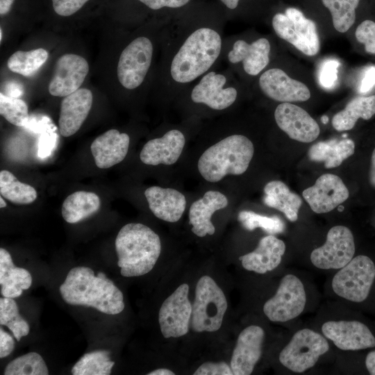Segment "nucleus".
<instances>
[{"instance_id":"obj_27","label":"nucleus","mask_w":375,"mask_h":375,"mask_svg":"<svg viewBox=\"0 0 375 375\" xmlns=\"http://www.w3.org/2000/svg\"><path fill=\"white\" fill-rule=\"evenodd\" d=\"M32 284V276L24 268L16 267L9 252L0 249V285L3 297L16 298Z\"/></svg>"},{"instance_id":"obj_19","label":"nucleus","mask_w":375,"mask_h":375,"mask_svg":"<svg viewBox=\"0 0 375 375\" xmlns=\"http://www.w3.org/2000/svg\"><path fill=\"white\" fill-rule=\"evenodd\" d=\"M302 195L315 212L326 213L345 201L349 192L338 176L325 174L312 186L304 190Z\"/></svg>"},{"instance_id":"obj_53","label":"nucleus","mask_w":375,"mask_h":375,"mask_svg":"<svg viewBox=\"0 0 375 375\" xmlns=\"http://www.w3.org/2000/svg\"><path fill=\"white\" fill-rule=\"evenodd\" d=\"M0 202H1V204H0L1 208H5L7 204L5 202V201L3 200L2 196H1V197H0Z\"/></svg>"},{"instance_id":"obj_55","label":"nucleus","mask_w":375,"mask_h":375,"mask_svg":"<svg viewBox=\"0 0 375 375\" xmlns=\"http://www.w3.org/2000/svg\"><path fill=\"white\" fill-rule=\"evenodd\" d=\"M2 40V29H0V41Z\"/></svg>"},{"instance_id":"obj_11","label":"nucleus","mask_w":375,"mask_h":375,"mask_svg":"<svg viewBox=\"0 0 375 375\" xmlns=\"http://www.w3.org/2000/svg\"><path fill=\"white\" fill-rule=\"evenodd\" d=\"M329 349L327 340L310 328L297 331L279 354L280 362L293 372L302 373L312 367Z\"/></svg>"},{"instance_id":"obj_8","label":"nucleus","mask_w":375,"mask_h":375,"mask_svg":"<svg viewBox=\"0 0 375 375\" xmlns=\"http://www.w3.org/2000/svg\"><path fill=\"white\" fill-rule=\"evenodd\" d=\"M271 44L260 37L249 42L242 38L225 37L220 62L233 70L240 66L247 76H259L269 63Z\"/></svg>"},{"instance_id":"obj_18","label":"nucleus","mask_w":375,"mask_h":375,"mask_svg":"<svg viewBox=\"0 0 375 375\" xmlns=\"http://www.w3.org/2000/svg\"><path fill=\"white\" fill-rule=\"evenodd\" d=\"M322 331L339 349L356 351L375 347V337L369 328L358 321H328Z\"/></svg>"},{"instance_id":"obj_32","label":"nucleus","mask_w":375,"mask_h":375,"mask_svg":"<svg viewBox=\"0 0 375 375\" xmlns=\"http://www.w3.org/2000/svg\"><path fill=\"white\" fill-rule=\"evenodd\" d=\"M0 193L16 204H29L37 198V192L33 186L19 181L8 170L0 172Z\"/></svg>"},{"instance_id":"obj_15","label":"nucleus","mask_w":375,"mask_h":375,"mask_svg":"<svg viewBox=\"0 0 375 375\" xmlns=\"http://www.w3.org/2000/svg\"><path fill=\"white\" fill-rule=\"evenodd\" d=\"M258 85L265 96L276 101H305L310 97V90L304 83L290 78L279 68L264 70L259 75Z\"/></svg>"},{"instance_id":"obj_45","label":"nucleus","mask_w":375,"mask_h":375,"mask_svg":"<svg viewBox=\"0 0 375 375\" xmlns=\"http://www.w3.org/2000/svg\"><path fill=\"white\" fill-rule=\"evenodd\" d=\"M15 348V342L12 337L0 328V358H3L10 355Z\"/></svg>"},{"instance_id":"obj_33","label":"nucleus","mask_w":375,"mask_h":375,"mask_svg":"<svg viewBox=\"0 0 375 375\" xmlns=\"http://www.w3.org/2000/svg\"><path fill=\"white\" fill-rule=\"evenodd\" d=\"M48 56V52L42 48L28 51H17L9 57L7 66L15 73L30 76L42 66Z\"/></svg>"},{"instance_id":"obj_37","label":"nucleus","mask_w":375,"mask_h":375,"mask_svg":"<svg viewBox=\"0 0 375 375\" xmlns=\"http://www.w3.org/2000/svg\"><path fill=\"white\" fill-rule=\"evenodd\" d=\"M238 221L248 231L261 228L269 235L283 233L285 230L284 222L277 216L267 217L257 214L250 210L239 212Z\"/></svg>"},{"instance_id":"obj_31","label":"nucleus","mask_w":375,"mask_h":375,"mask_svg":"<svg viewBox=\"0 0 375 375\" xmlns=\"http://www.w3.org/2000/svg\"><path fill=\"white\" fill-rule=\"evenodd\" d=\"M100 206V199L95 193L77 191L63 201L62 216L69 224L78 223L96 213Z\"/></svg>"},{"instance_id":"obj_9","label":"nucleus","mask_w":375,"mask_h":375,"mask_svg":"<svg viewBox=\"0 0 375 375\" xmlns=\"http://www.w3.org/2000/svg\"><path fill=\"white\" fill-rule=\"evenodd\" d=\"M276 35L292 44L306 56L316 55L320 42L315 23L295 8H288L284 14L276 13L272 19Z\"/></svg>"},{"instance_id":"obj_35","label":"nucleus","mask_w":375,"mask_h":375,"mask_svg":"<svg viewBox=\"0 0 375 375\" xmlns=\"http://www.w3.org/2000/svg\"><path fill=\"white\" fill-rule=\"evenodd\" d=\"M332 17L334 28L340 33L347 32L356 21V10L360 0H322Z\"/></svg>"},{"instance_id":"obj_20","label":"nucleus","mask_w":375,"mask_h":375,"mask_svg":"<svg viewBox=\"0 0 375 375\" xmlns=\"http://www.w3.org/2000/svg\"><path fill=\"white\" fill-rule=\"evenodd\" d=\"M265 331L259 326L251 325L239 334L233 349L230 367L233 375H249L262 356Z\"/></svg>"},{"instance_id":"obj_40","label":"nucleus","mask_w":375,"mask_h":375,"mask_svg":"<svg viewBox=\"0 0 375 375\" xmlns=\"http://www.w3.org/2000/svg\"><path fill=\"white\" fill-rule=\"evenodd\" d=\"M25 322L19 312V308L13 298L0 299V324L11 330L15 326Z\"/></svg>"},{"instance_id":"obj_14","label":"nucleus","mask_w":375,"mask_h":375,"mask_svg":"<svg viewBox=\"0 0 375 375\" xmlns=\"http://www.w3.org/2000/svg\"><path fill=\"white\" fill-rule=\"evenodd\" d=\"M355 242L349 228L335 226L328 232L325 243L315 249L310 254V261L322 269H340L353 258Z\"/></svg>"},{"instance_id":"obj_24","label":"nucleus","mask_w":375,"mask_h":375,"mask_svg":"<svg viewBox=\"0 0 375 375\" xmlns=\"http://www.w3.org/2000/svg\"><path fill=\"white\" fill-rule=\"evenodd\" d=\"M129 144V135L116 129L98 136L90 147L96 165L107 169L119 163L126 156Z\"/></svg>"},{"instance_id":"obj_38","label":"nucleus","mask_w":375,"mask_h":375,"mask_svg":"<svg viewBox=\"0 0 375 375\" xmlns=\"http://www.w3.org/2000/svg\"><path fill=\"white\" fill-rule=\"evenodd\" d=\"M0 114L17 126H26L29 122L27 104L21 99L0 93Z\"/></svg>"},{"instance_id":"obj_47","label":"nucleus","mask_w":375,"mask_h":375,"mask_svg":"<svg viewBox=\"0 0 375 375\" xmlns=\"http://www.w3.org/2000/svg\"><path fill=\"white\" fill-rule=\"evenodd\" d=\"M218 2V9L227 19V17L231 15V13L236 10L240 4L241 0H217Z\"/></svg>"},{"instance_id":"obj_44","label":"nucleus","mask_w":375,"mask_h":375,"mask_svg":"<svg viewBox=\"0 0 375 375\" xmlns=\"http://www.w3.org/2000/svg\"><path fill=\"white\" fill-rule=\"evenodd\" d=\"M194 375H233L232 369L224 361L214 362H206L201 364L194 372Z\"/></svg>"},{"instance_id":"obj_50","label":"nucleus","mask_w":375,"mask_h":375,"mask_svg":"<svg viewBox=\"0 0 375 375\" xmlns=\"http://www.w3.org/2000/svg\"><path fill=\"white\" fill-rule=\"evenodd\" d=\"M15 0H0V15L4 17L10 12Z\"/></svg>"},{"instance_id":"obj_49","label":"nucleus","mask_w":375,"mask_h":375,"mask_svg":"<svg viewBox=\"0 0 375 375\" xmlns=\"http://www.w3.org/2000/svg\"><path fill=\"white\" fill-rule=\"evenodd\" d=\"M365 365L369 373L375 375V351H370L366 356Z\"/></svg>"},{"instance_id":"obj_6","label":"nucleus","mask_w":375,"mask_h":375,"mask_svg":"<svg viewBox=\"0 0 375 375\" xmlns=\"http://www.w3.org/2000/svg\"><path fill=\"white\" fill-rule=\"evenodd\" d=\"M227 301L221 288L207 275L197 283L192 303L191 328L197 333L215 332L222 324Z\"/></svg>"},{"instance_id":"obj_43","label":"nucleus","mask_w":375,"mask_h":375,"mask_svg":"<svg viewBox=\"0 0 375 375\" xmlns=\"http://www.w3.org/2000/svg\"><path fill=\"white\" fill-rule=\"evenodd\" d=\"M92 0H51L53 12L60 17H67L79 12Z\"/></svg>"},{"instance_id":"obj_46","label":"nucleus","mask_w":375,"mask_h":375,"mask_svg":"<svg viewBox=\"0 0 375 375\" xmlns=\"http://www.w3.org/2000/svg\"><path fill=\"white\" fill-rule=\"evenodd\" d=\"M375 85V66H370L365 72L361 80L359 92H368Z\"/></svg>"},{"instance_id":"obj_28","label":"nucleus","mask_w":375,"mask_h":375,"mask_svg":"<svg viewBox=\"0 0 375 375\" xmlns=\"http://www.w3.org/2000/svg\"><path fill=\"white\" fill-rule=\"evenodd\" d=\"M264 203L282 212L291 222L298 219V212L302 204L301 197L291 192L282 181H272L264 188Z\"/></svg>"},{"instance_id":"obj_23","label":"nucleus","mask_w":375,"mask_h":375,"mask_svg":"<svg viewBox=\"0 0 375 375\" xmlns=\"http://www.w3.org/2000/svg\"><path fill=\"white\" fill-rule=\"evenodd\" d=\"M285 251L284 242L273 235H269L259 241L253 251L241 256L239 260L246 270L265 274L280 265Z\"/></svg>"},{"instance_id":"obj_41","label":"nucleus","mask_w":375,"mask_h":375,"mask_svg":"<svg viewBox=\"0 0 375 375\" xmlns=\"http://www.w3.org/2000/svg\"><path fill=\"white\" fill-rule=\"evenodd\" d=\"M340 63L335 59L325 60L320 65L318 73L319 84L325 89H332L337 84L338 67Z\"/></svg>"},{"instance_id":"obj_30","label":"nucleus","mask_w":375,"mask_h":375,"mask_svg":"<svg viewBox=\"0 0 375 375\" xmlns=\"http://www.w3.org/2000/svg\"><path fill=\"white\" fill-rule=\"evenodd\" d=\"M374 114L375 95L356 97L333 116L332 125L338 131H349L354 127L359 118L368 120Z\"/></svg>"},{"instance_id":"obj_26","label":"nucleus","mask_w":375,"mask_h":375,"mask_svg":"<svg viewBox=\"0 0 375 375\" xmlns=\"http://www.w3.org/2000/svg\"><path fill=\"white\" fill-rule=\"evenodd\" d=\"M144 195L152 213L163 221L176 222L185 211V197L175 189L151 186L145 190Z\"/></svg>"},{"instance_id":"obj_39","label":"nucleus","mask_w":375,"mask_h":375,"mask_svg":"<svg viewBox=\"0 0 375 375\" xmlns=\"http://www.w3.org/2000/svg\"><path fill=\"white\" fill-rule=\"evenodd\" d=\"M147 9L157 12L167 10L173 16L196 3L194 0H135Z\"/></svg>"},{"instance_id":"obj_51","label":"nucleus","mask_w":375,"mask_h":375,"mask_svg":"<svg viewBox=\"0 0 375 375\" xmlns=\"http://www.w3.org/2000/svg\"><path fill=\"white\" fill-rule=\"evenodd\" d=\"M370 184L375 188V149H374L371 158V167L369 174Z\"/></svg>"},{"instance_id":"obj_10","label":"nucleus","mask_w":375,"mask_h":375,"mask_svg":"<svg viewBox=\"0 0 375 375\" xmlns=\"http://www.w3.org/2000/svg\"><path fill=\"white\" fill-rule=\"evenodd\" d=\"M374 278V262L367 256L359 255L340 269L331 286L339 297L358 303L367 298Z\"/></svg>"},{"instance_id":"obj_52","label":"nucleus","mask_w":375,"mask_h":375,"mask_svg":"<svg viewBox=\"0 0 375 375\" xmlns=\"http://www.w3.org/2000/svg\"><path fill=\"white\" fill-rule=\"evenodd\" d=\"M148 375H174L175 373L167 368H158L147 374Z\"/></svg>"},{"instance_id":"obj_1","label":"nucleus","mask_w":375,"mask_h":375,"mask_svg":"<svg viewBox=\"0 0 375 375\" xmlns=\"http://www.w3.org/2000/svg\"><path fill=\"white\" fill-rule=\"evenodd\" d=\"M225 22L218 8L197 3L167 19L158 87L169 99L178 97L220 62Z\"/></svg>"},{"instance_id":"obj_48","label":"nucleus","mask_w":375,"mask_h":375,"mask_svg":"<svg viewBox=\"0 0 375 375\" xmlns=\"http://www.w3.org/2000/svg\"><path fill=\"white\" fill-rule=\"evenodd\" d=\"M53 143V138L51 136L44 135L43 138H41L39 144V156L41 157H45L49 155Z\"/></svg>"},{"instance_id":"obj_2","label":"nucleus","mask_w":375,"mask_h":375,"mask_svg":"<svg viewBox=\"0 0 375 375\" xmlns=\"http://www.w3.org/2000/svg\"><path fill=\"white\" fill-rule=\"evenodd\" d=\"M59 292L68 304L92 307L108 315L119 314L125 307L123 293L114 283L103 272L95 276L88 267L69 270Z\"/></svg>"},{"instance_id":"obj_3","label":"nucleus","mask_w":375,"mask_h":375,"mask_svg":"<svg viewBox=\"0 0 375 375\" xmlns=\"http://www.w3.org/2000/svg\"><path fill=\"white\" fill-rule=\"evenodd\" d=\"M115 245L117 265L124 277L140 276L151 272L161 252L159 236L140 223L124 225L116 237Z\"/></svg>"},{"instance_id":"obj_13","label":"nucleus","mask_w":375,"mask_h":375,"mask_svg":"<svg viewBox=\"0 0 375 375\" xmlns=\"http://www.w3.org/2000/svg\"><path fill=\"white\" fill-rule=\"evenodd\" d=\"M189 290L187 283L181 284L162 302L158 323L165 338H177L188 333L192 311Z\"/></svg>"},{"instance_id":"obj_16","label":"nucleus","mask_w":375,"mask_h":375,"mask_svg":"<svg viewBox=\"0 0 375 375\" xmlns=\"http://www.w3.org/2000/svg\"><path fill=\"white\" fill-rule=\"evenodd\" d=\"M89 72L87 60L81 56L66 53L56 61L49 84V92L55 97H66L78 90Z\"/></svg>"},{"instance_id":"obj_29","label":"nucleus","mask_w":375,"mask_h":375,"mask_svg":"<svg viewBox=\"0 0 375 375\" xmlns=\"http://www.w3.org/2000/svg\"><path fill=\"white\" fill-rule=\"evenodd\" d=\"M355 151V144L351 139L338 140L331 139L319 142L312 145L308 156L310 160L324 162L328 169L340 166L342 162Z\"/></svg>"},{"instance_id":"obj_25","label":"nucleus","mask_w":375,"mask_h":375,"mask_svg":"<svg viewBox=\"0 0 375 375\" xmlns=\"http://www.w3.org/2000/svg\"><path fill=\"white\" fill-rule=\"evenodd\" d=\"M228 205L227 197L220 192L209 190L203 197L192 203L189 210V224L197 236L213 235L215 228L211 222L213 213Z\"/></svg>"},{"instance_id":"obj_42","label":"nucleus","mask_w":375,"mask_h":375,"mask_svg":"<svg viewBox=\"0 0 375 375\" xmlns=\"http://www.w3.org/2000/svg\"><path fill=\"white\" fill-rule=\"evenodd\" d=\"M356 40L364 44L365 50L369 54H375V22L366 19L361 22L355 32Z\"/></svg>"},{"instance_id":"obj_22","label":"nucleus","mask_w":375,"mask_h":375,"mask_svg":"<svg viewBox=\"0 0 375 375\" xmlns=\"http://www.w3.org/2000/svg\"><path fill=\"white\" fill-rule=\"evenodd\" d=\"M92 101V93L87 88H79L63 98L58 120L61 135L69 137L79 130L90 112Z\"/></svg>"},{"instance_id":"obj_5","label":"nucleus","mask_w":375,"mask_h":375,"mask_svg":"<svg viewBox=\"0 0 375 375\" xmlns=\"http://www.w3.org/2000/svg\"><path fill=\"white\" fill-rule=\"evenodd\" d=\"M238 88L235 83L233 72L220 62L178 97L210 110L222 111L236 102L239 94Z\"/></svg>"},{"instance_id":"obj_4","label":"nucleus","mask_w":375,"mask_h":375,"mask_svg":"<svg viewBox=\"0 0 375 375\" xmlns=\"http://www.w3.org/2000/svg\"><path fill=\"white\" fill-rule=\"evenodd\" d=\"M253 153V144L247 136L230 135L202 153L198 160V169L205 180L216 183L228 174L244 173Z\"/></svg>"},{"instance_id":"obj_36","label":"nucleus","mask_w":375,"mask_h":375,"mask_svg":"<svg viewBox=\"0 0 375 375\" xmlns=\"http://www.w3.org/2000/svg\"><path fill=\"white\" fill-rule=\"evenodd\" d=\"M5 375H47L49 370L42 357L30 352L10 361L4 369Z\"/></svg>"},{"instance_id":"obj_54","label":"nucleus","mask_w":375,"mask_h":375,"mask_svg":"<svg viewBox=\"0 0 375 375\" xmlns=\"http://www.w3.org/2000/svg\"><path fill=\"white\" fill-rule=\"evenodd\" d=\"M321 119H322V123L324 124H327L328 122V117L326 115L322 116Z\"/></svg>"},{"instance_id":"obj_17","label":"nucleus","mask_w":375,"mask_h":375,"mask_svg":"<svg viewBox=\"0 0 375 375\" xmlns=\"http://www.w3.org/2000/svg\"><path fill=\"white\" fill-rule=\"evenodd\" d=\"M274 119L278 126L291 139L301 142H312L320 133L316 121L304 109L291 103L278 105Z\"/></svg>"},{"instance_id":"obj_7","label":"nucleus","mask_w":375,"mask_h":375,"mask_svg":"<svg viewBox=\"0 0 375 375\" xmlns=\"http://www.w3.org/2000/svg\"><path fill=\"white\" fill-rule=\"evenodd\" d=\"M154 51V41L143 35L124 47L117 67V79L124 88L134 90L142 86L152 67Z\"/></svg>"},{"instance_id":"obj_12","label":"nucleus","mask_w":375,"mask_h":375,"mask_svg":"<svg viewBox=\"0 0 375 375\" xmlns=\"http://www.w3.org/2000/svg\"><path fill=\"white\" fill-rule=\"evenodd\" d=\"M306 294L301 281L295 275L284 276L275 294L263 306L265 316L274 322H285L298 317L304 310Z\"/></svg>"},{"instance_id":"obj_21","label":"nucleus","mask_w":375,"mask_h":375,"mask_svg":"<svg viewBox=\"0 0 375 375\" xmlns=\"http://www.w3.org/2000/svg\"><path fill=\"white\" fill-rule=\"evenodd\" d=\"M185 144L183 133L171 129L162 137L149 140L142 147L140 158L148 165H171L179 158Z\"/></svg>"},{"instance_id":"obj_34","label":"nucleus","mask_w":375,"mask_h":375,"mask_svg":"<svg viewBox=\"0 0 375 375\" xmlns=\"http://www.w3.org/2000/svg\"><path fill=\"white\" fill-rule=\"evenodd\" d=\"M110 352L106 350L94 351L84 354L74 365L73 375H108L115 365L110 360Z\"/></svg>"}]
</instances>
